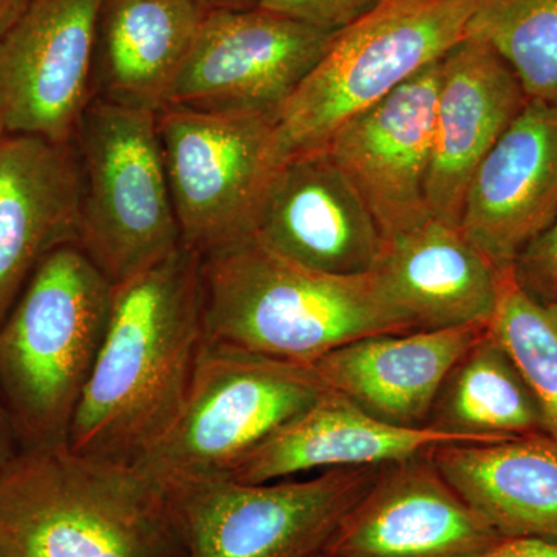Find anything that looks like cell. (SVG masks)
I'll use <instances>...</instances> for the list:
<instances>
[{
  "mask_svg": "<svg viewBox=\"0 0 557 557\" xmlns=\"http://www.w3.org/2000/svg\"><path fill=\"white\" fill-rule=\"evenodd\" d=\"M201 258L182 247L113 285L108 329L70 423V449L137 465L177 420L207 336Z\"/></svg>",
  "mask_w": 557,
  "mask_h": 557,
  "instance_id": "cell-1",
  "label": "cell"
},
{
  "mask_svg": "<svg viewBox=\"0 0 557 557\" xmlns=\"http://www.w3.org/2000/svg\"><path fill=\"white\" fill-rule=\"evenodd\" d=\"M2 557H188L170 487L67 442L24 446L0 472Z\"/></svg>",
  "mask_w": 557,
  "mask_h": 557,
  "instance_id": "cell-2",
  "label": "cell"
},
{
  "mask_svg": "<svg viewBox=\"0 0 557 557\" xmlns=\"http://www.w3.org/2000/svg\"><path fill=\"white\" fill-rule=\"evenodd\" d=\"M208 343L311 364L336 348L413 332L373 271L335 276L306 269L256 237L201 256Z\"/></svg>",
  "mask_w": 557,
  "mask_h": 557,
  "instance_id": "cell-3",
  "label": "cell"
},
{
  "mask_svg": "<svg viewBox=\"0 0 557 557\" xmlns=\"http://www.w3.org/2000/svg\"><path fill=\"white\" fill-rule=\"evenodd\" d=\"M113 284L76 244L40 262L0 322V391L25 446L67 442L108 329Z\"/></svg>",
  "mask_w": 557,
  "mask_h": 557,
  "instance_id": "cell-4",
  "label": "cell"
},
{
  "mask_svg": "<svg viewBox=\"0 0 557 557\" xmlns=\"http://www.w3.org/2000/svg\"><path fill=\"white\" fill-rule=\"evenodd\" d=\"M472 0H381L336 32L276 121L282 156L321 149L348 120L379 104L467 39Z\"/></svg>",
  "mask_w": 557,
  "mask_h": 557,
  "instance_id": "cell-5",
  "label": "cell"
},
{
  "mask_svg": "<svg viewBox=\"0 0 557 557\" xmlns=\"http://www.w3.org/2000/svg\"><path fill=\"white\" fill-rule=\"evenodd\" d=\"M78 247L113 285L182 248L157 112L94 98L75 139Z\"/></svg>",
  "mask_w": 557,
  "mask_h": 557,
  "instance_id": "cell-6",
  "label": "cell"
},
{
  "mask_svg": "<svg viewBox=\"0 0 557 557\" xmlns=\"http://www.w3.org/2000/svg\"><path fill=\"white\" fill-rule=\"evenodd\" d=\"M325 391L309 364L207 341L182 412L137 467L166 486L228 479Z\"/></svg>",
  "mask_w": 557,
  "mask_h": 557,
  "instance_id": "cell-7",
  "label": "cell"
},
{
  "mask_svg": "<svg viewBox=\"0 0 557 557\" xmlns=\"http://www.w3.org/2000/svg\"><path fill=\"white\" fill-rule=\"evenodd\" d=\"M274 116L161 108L157 132L182 245L200 256L255 236L285 159Z\"/></svg>",
  "mask_w": 557,
  "mask_h": 557,
  "instance_id": "cell-8",
  "label": "cell"
},
{
  "mask_svg": "<svg viewBox=\"0 0 557 557\" xmlns=\"http://www.w3.org/2000/svg\"><path fill=\"white\" fill-rule=\"evenodd\" d=\"M380 468L329 469L307 480L211 479L168 487L188 557H321Z\"/></svg>",
  "mask_w": 557,
  "mask_h": 557,
  "instance_id": "cell-9",
  "label": "cell"
},
{
  "mask_svg": "<svg viewBox=\"0 0 557 557\" xmlns=\"http://www.w3.org/2000/svg\"><path fill=\"white\" fill-rule=\"evenodd\" d=\"M333 36L260 7L207 11L163 108L277 119Z\"/></svg>",
  "mask_w": 557,
  "mask_h": 557,
  "instance_id": "cell-10",
  "label": "cell"
},
{
  "mask_svg": "<svg viewBox=\"0 0 557 557\" xmlns=\"http://www.w3.org/2000/svg\"><path fill=\"white\" fill-rule=\"evenodd\" d=\"M102 0H32L0 39V134L72 145L91 98Z\"/></svg>",
  "mask_w": 557,
  "mask_h": 557,
  "instance_id": "cell-11",
  "label": "cell"
},
{
  "mask_svg": "<svg viewBox=\"0 0 557 557\" xmlns=\"http://www.w3.org/2000/svg\"><path fill=\"white\" fill-rule=\"evenodd\" d=\"M440 62L348 120L324 146L372 212L384 242L432 218L426 180Z\"/></svg>",
  "mask_w": 557,
  "mask_h": 557,
  "instance_id": "cell-12",
  "label": "cell"
},
{
  "mask_svg": "<svg viewBox=\"0 0 557 557\" xmlns=\"http://www.w3.org/2000/svg\"><path fill=\"white\" fill-rule=\"evenodd\" d=\"M500 539L426 453L381 467L321 557H479Z\"/></svg>",
  "mask_w": 557,
  "mask_h": 557,
  "instance_id": "cell-13",
  "label": "cell"
},
{
  "mask_svg": "<svg viewBox=\"0 0 557 557\" xmlns=\"http://www.w3.org/2000/svg\"><path fill=\"white\" fill-rule=\"evenodd\" d=\"M252 237L282 258L335 276L370 273L384 248L379 223L325 148L282 163Z\"/></svg>",
  "mask_w": 557,
  "mask_h": 557,
  "instance_id": "cell-14",
  "label": "cell"
},
{
  "mask_svg": "<svg viewBox=\"0 0 557 557\" xmlns=\"http://www.w3.org/2000/svg\"><path fill=\"white\" fill-rule=\"evenodd\" d=\"M557 219V102L528 100L469 183L458 228L497 269Z\"/></svg>",
  "mask_w": 557,
  "mask_h": 557,
  "instance_id": "cell-15",
  "label": "cell"
},
{
  "mask_svg": "<svg viewBox=\"0 0 557 557\" xmlns=\"http://www.w3.org/2000/svg\"><path fill=\"white\" fill-rule=\"evenodd\" d=\"M528 102L507 62L467 38L440 62L426 201L432 218L458 226L469 183Z\"/></svg>",
  "mask_w": 557,
  "mask_h": 557,
  "instance_id": "cell-16",
  "label": "cell"
},
{
  "mask_svg": "<svg viewBox=\"0 0 557 557\" xmlns=\"http://www.w3.org/2000/svg\"><path fill=\"white\" fill-rule=\"evenodd\" d=\"M75 146L0 135V322L44 259L78 244Z\"/></svg>",
  "mask_w": 557,
  "mask_h": 557,
  "instance_id": "cell-17",
  "label": "cell"
},
{
  "mask_svg": "<svg viewBox=\"0 0 557 557\" xmlns=\"http://www.w3.org/2000/svg\"><path fill=\"white\" fill-rule=\"evenodd\" d=\"M486 332L469 325L369 336L309 366L330 391L372 416L399 426H428L450 370Z\"/></svg>",
  "mask_w": 557,
  "mask_h": 557,
  "instance_id": "cell-18",
  "label": "cell"
},
{
  "mask_svg": "<svg viewBox=\"0 0 557 557\" xmlns=\"http://www.w3.org/2000/svg\"><path fill=\"white\" fill-rule=\"evenodd\" d=\"M485 443L431 426L388 423L335 391L263 443L231 472V480L265 483L307 471L380 468L448 445Z\"/></svg>",
  "mask_w": 557,
  "mask_h": 557,
  "instance_id": "cell-19",
  "label": "cell"
},
{
  "mask_svg": "<svg viewBox=\"0 0 557 557\" xmlns=\"http://www.w3.org/2000/svg\"><path fill=\"white\" fill-rule=\"evenodd\" d=\"M372 271L417 330L490 327L498 269L458 226L431 218L392 237Z\"/></svg>",
  "mask_w": 557,
  "mask_h": 557,
  "instance_id": "cell-20",
  "label": "cell"
},
{
  "mask_svg": "<svg viewBox=\"0 0 557 557\" xmlns=\"http://www.w3.org/2000/svg\"><path fill=\"white\" fill-rule=\"evenodd\" d=\"M205 14L196 0H102L94 98L159 112Z\"/></svg>",
  "mask_w": 557,
  "mask_h": 557,
  "instance_id": "cell-21",
  "label": "cell"
},
{
  "mask_svg": "<svg viewBox=\"0 0 557 557\" xmlns=\"http://www.w3.org/2000/svg\"><path fill=\"white\" fill-rule=\"evenodd\" d=\"M428 457L502 537L557 541V440L552 435L440 446Z\"/></svg>",
  "mask_w": 557,
  "mask_h": 557,
  "instance_id": "cell-22",
  "label": "cell"
},
{
  "mask_svg": "<svg viewBox=\"0 0 557 557\" xmlns=\"http://www.w3.org/2000/svg\"><path fill=\"white\" fill-rule=\"evenodd\" d=\"M428 426L485 443L547 434L536 398L490 330L450 370Z\"/></svg>",
  "mask_w": 557,
  "mask_h": 557,
  "instance_id": "cell-23",
  "label": "cell"
},
{
  "mask_svg": "<svg viewBox=\"0 0 557 557\" xmlns=\"http://www.w3.org/2000/svg\"><path fill=\"white\" fill-rule=\"evenodd\" d=\"M491 335L536 398L547 434L557 440V299H542L519 278L515 265L498 269Z\"/></svg>",
  "mask_w": 557,
  "mask_h": 557,
  "instance_id": "cell-24",
  "label": "cell"
},
{
  "mask_svg": "<svg viewBox=\"0 0 557 557\" xmlns=\"http://www.w3.org/2000/svg\"><path fill=\"white\" fill-rule=\"evenodd\" d=\"M467 38L507 62L528 100L557 102V0H472Z\"/></svg>",
  "mask_w": 557,
  "mask_h": 557,
  "instance_id": "cell-25",
  "label": "cell"
},
{
  "mask_svg": "<svg viewBox=\"0 0 557 557\" xmlns=\"http://www.w3.org/2000/svg\"><path fill=\"white\" fill-rule=\"evenodd\" d=\"M381 0H262L260 9L336 33L354 24Z\"/></svg>",
  "mask_w": 557,
  "mask_h": 557,
  "instance_id": "cell-26",
  "label": "cell"
},
{
  "mask_svg": "<svg viewBox=\"0 0 557 557\" xmlns=\"http://www.w3.org/2000/svg\"><path fill=\"white\" fill-rule=\"evenodd\" d=\"M519 278L542 299L557 298V219L516 262Z\"/></svg>",
  "mask_w": 557,
  "mask_h": 557,
  "instance_id": "cell-27",
  "label": "cell"
},
{
  "mask_svg": "<svg viewBox=\"0 0 557 557\" xmlns=\"http://www.w3.org/2000/svg\"><path fill=\"white\" fill-rule=\"evenodd\" d=\"M479 557H557V541L504 537Z\"/></svg>",
  "mask_w": 557,
  "mask_h": 557,
  "instance_id": "cell-28",
  "label": "cell"
},
{
  "mask_svg": "<svg viewBox=\"0 0 557 557\" xmlns=\"http://www.w3.org/2000/svg\"><path fill=\"white\" fill-rule=\"evenodd\" d=\"M14 435H16V431L11 423L9 412L0 406V472L9 463L11 457L16 454V450L13 449Z\"/></svg>",
  "mask_w": 557,
  "mask_h": 557,
  "instance_id": "cell-29",
  "label": "cell"
},
{
  "mask_svg": "<svg viewBox=\"0 0 557 557\" xmlns=\"http://www.w3.org/2000/svg\"><path fill=\"white\" fill-rule=\"evenodd\" d=\"M32 0H0V39L20 21Z\"/></svg>",
  "mask_w": 557,
  "mask_h": 557,
  "instance_id": "cell-30",
  "label": "cell"
},
{
  "mask_svg": "<svg viewBox=\"0 0 557 557\" xmlns=\"http://www.w3.org/2000/svg\"><path fill=\"white\" fill-rule=\"evenodd\" d=\"M205 11L256 9L262 0H196Z\"/></svg>",
  "mask_w": 557,
  "mask_h": 557,
  "instance_id": "cell-31",
  "label": "cell"
},
{
  "mask_svg": "<svg viewBox=\"0 0 557 557\" xmlns=\"http://www.w3.org/2000/svg\"><path fill=\"white\" fill-rule=\"evenodd\" d=\"M0 557H2V556H0Z\"/></svg>",
  "mask_w": 557,
  "mask_h": 557,
  "instance_id": "cell-32",
  "label": "cell"
},
{
  "mask_svg": "<svg viewBox=\"0 0 557 557\" xmlns=\"http://www.w3.org/2000/svg\"><path fill=\"white\" fill-rule=\"evenodd\" d=\"M0 135H2V134H0Z\"/></svg>",
  "mask_w": 557,
  "mask_h": 557,
  "instance_id": "cell-33",
  "label": "cell"
},
{
  "mask_svg": "<svg viewBox=\"0 0 557 557\" xmlns=\"http://www.w3.org/2000/svg\"><path fill=\"white\" fill-rule=\"evenodd\" d=\"M555 299H557V298H555Z\"/></svg>",
  "mask_w": 557,
  "mask_h": 557,
  "instance_id": "cell-34",
  "label": "cell"
}]
</instances>
